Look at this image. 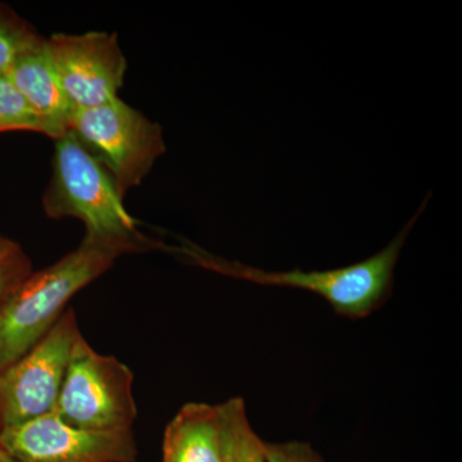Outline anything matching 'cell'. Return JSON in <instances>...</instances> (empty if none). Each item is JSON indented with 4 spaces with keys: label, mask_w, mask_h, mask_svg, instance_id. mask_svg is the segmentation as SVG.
<instances>
[{
    "label": "cell",
    "mask_w": 462,
    "mask_h": 462,
    "mask_svg": "<svg viewBox=\"0 0 462 462\" xmlns=\"http://www.w3.org/2000/svg\"><path fill=\"white\" fill-rule=\"evenodd\" d=\"M427 203L428 199H425L411 220L387 247L361 263L339 269L321 272H303L298 269L291 272H266L215 256L189 240H182L178 245H166L163 243L161 249L180 257L185 263L197 264L223 275L270 287L302 289L327 300L338 315L363 319L378 310L391 294L401 249Z\"/></svg>",
    "instance_id": "obj_1"
},
{
    "label": "cell",
    "mask_w": 462,
    "mask_h": 462,
    "mask_svg": "<svg viewBox=\"0 0 462 462\" xmlns=\"http://www.w3.org/2000/svg\"><path fill=\"white\" fill-rule=\"evenodd\" d=\"M42 208L56 220L78 218L87 231L84 239L121 254L154 251L162 243L141 230L105 167L69 133L54 141L53 171Z\"/></svg>",
    "instance_id": "obj_2"
},
{
    "label": "cell",
    "mask_w": 462,
    "mask_h": 462,
    "mask_svg": "<svg viewBox=\"0 0 462 462\" xmlns=\"http://www.w3.org/2000/svg\"><path fill=\"white\" fill-rule=\"evenodd\" d=\"M120 256L84 239L56 263L29 273L0 305V372L38 345L65 314L69 300Z\"/></svg>",
    "instance_id": "obj_3"
},
{
    "label": "cell",
    "mask_w": 462,
    "mask_h": 462,
    "mask_svg": "<svg viewBox=\"0 0 462 462\" xmlns=\"http://www.w3.org/2000/svg\"><path fill=\"white\" fill-rule=\"evenodd\" d=\"M67 133L105 167L123 199L141 185L166 152L160 125L120 98L99 107L75 109Z\"/></svg>",
    "instance_id": "obj_4"
},
{
    "label": "cell",
    "mask_w": 462,
    "mask_h": 462,
    "mask_svg": "<svg viewBox=\"0 0 462 462\" xmlns=\"http://www.w3.org/2000/svg\"><path fill=\"white\" fill-rule=\"evenodd\" d=\"M133 382L126 365L94 351L80 334L72 346L53 413L76 430L130 431L138 416Z\"/></svg>",
    "instance_id": "obj_5"
},
{
    "label": "cell",
    "mask_w": 462,
    "mask_h": 462,
    "mask_svg": "<svg viewBox=\"0 0 462 462\" xmlns=\"http://www.w3.org/2000/svg\"><path fill=\"white\" fill-rule=\"evenodd\" d=\"M72 310L26 355L0 372V433L51 415L80 336Z\"/></svg>",
    "instance_id": "obj_6"
},
{
    "label": "cell",
    "mask_w": 462,
    "mask_h": 462,
    "mask_svg": "<svg viewBox=\"0 0 462 462\" xmlns=\"http://www.w3.org/2000/svg\"><path fill=\"white\" fill-rule=\"evenodd\" d=\"M47 41L60 85L74 111L99 107L118 98L127 60L116 33H54Z\"/></svg>",
    "instance_id": "obj_7"
},
{
    "label": "cell",
    "mask_w": 462,
    "mask_h": 462,
    "mask_svg": "<svg viewBox=\"0 0 462 462\" xmlns=\"http://www.w3.org/2000/svg\"><path fill=\"white\" fill-rule=\"evenodd\" d=\"M0 446L16 462H136L130 431H88L60 421L54 413L0 433Z\"/></svg>",
    "instance_id": "obj_8"
},
{
    "label": "cell",
    "mask_w": 462,
    "mask_h": 462,
    "mask_svg": "<svg viewBox=\"0 0 462 462\" xmlns=\"http://www.w3.org/2000/svg\"><path fill=\"white\" fill-rule=\"evenodd\" d=\"M5 76L38 116L47 130V136L57 141L66 135L74 108L60 85L47 39L42 36L23 51Z\"/></svg>",
    "instance_id": "obj_9"
},
{
    "label": "cell",
    "mask_w": 462,
    "mask_h": 462,
    "mask_svg": "<svg viewBox=\"0 0 462 462\" xmlns=\"http://www.w3.org/2000/svg\"><path fill=\"white\" fill-rule=\"evenodd\" d=\"M163 462H226L220 404H184L163 438Z\"/></svg>",
    "instance_id": "obj_10"
},
{
    "label": "cell",
    "mask_w": 462,
    "mask_h": 462,
    "mask_svg": "<svg viewBox=\"0 0 462 462\" xmlns=\"http://www.w3.org/2000/svg\"><path fill=\"white\" fill-rule=\"evenodd\" d=\"M223 413L226 462H267L264 442L248 420L243 398L220 404Z\"/></svg>",
    "instance_id": "obj_11"
},
{
    "label": "cell",
    "mask_w": 462,
    "mask_h": 462,
    "mask_svg": "<svg viewBox=\"0 0 462 462\" xmlns=\"http://www.w3.org/2000/svg\"><path fill=\"white\" fill-rule=\"evenodd\" d=\"M41 38L23 18L0 5V75H5L12 63Z\"/></svg>",
    "instance_id": "obj_12"
},
{
    "label": "cell",
    "mask_w": 462,
    "mask_h": 462,
    "mask_svg": "<svg viewBox=\"0 0 462 462\" xmlns=\"http://www.w3.org/2000/svg\"><path fill=\"white\" fill-rule=\"evenodd\" d=\"M32 132L47 135L44 125L5 75H0V133Z\"/></svg>",
    "instance_id": "obj_13"
},
{
    "label": "cell",
    "mask_w": 462,
    "mask_h": 462,
    "mask_svg": "<svg viewBox=\"0 0 462 462\" xmlns=\"http://www.w3.org/2000/svg\"><path fill=\"white\" fill-rule=\"evenodd\" d=\"M32 273V261L18 245L9 256L0 261V305L11 291Z\"/></svg>",
    "instance_id": "obj_14"
},
{
    "label": "cell",
    "mask_w": 462,
    "mask_h": 462,
    "mask_svg": "<svg viewBox=\"0 0 462 462\" xmlns=\"http://www.w3.org/2000/svg\"><path fill=\"white\" fill-rule=\"evenodd\" d=\"M264 456L267 462H324L309 443L300 440L264 442Z\"/></svg>",
    "instance_id": "obj_15"
},
{
    "label": "cell",
    "mask_w": 462,
    "mask_h": 462,
    "mask_svg": "<svg viewBox=\"0 0 462 462\" xmlns=\"http://www.w3.org/2000/svg\"><path fill=\"white\" fill-rule=\"evenodd\" d=\"M17 247L18 245L16 242L0 236V261L5 260V258L9 256Z\"/></svg>",
    "instance_id": "obj_16"
},
{
    "label": "cell",
    "mask_w": 462,
    "mask_h": 462,
    "mask_svg": "<svg viewBox=\"0 0 462 462\" xmlns=\"http://www.w3.org/2000/svg\"><path fill=\"white\" fill-rule=\"evenodd\" d=\"M0 462H16V460H14V458L12 457V456L9 455L2 446H0Z\"/></svg>",
    "instance_id": "obj_17"
}]
</instances>
